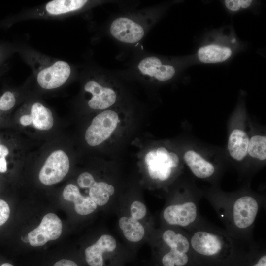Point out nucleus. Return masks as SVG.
<instances>
[{
	"label": "nucleus",
	"instance_id": "f257e3e1",
	"mask_svg": "<svg viewBox=\"0 0 266 266\" xmlns=\"http://www.w3.org/2000/svg\"><path fill=\"white\" fill-rule=\"evenodd\" d=\"M209 200L232 238L239 243L252 242L254 223L264 204L261 199L243 194L233 198H212Z\"/></svg>",
	"mask_w": 266,
	"mask_h": 266
},
{
	"label": "nucleus",
	"instance_id": "f03ea898",
	"mask_svg": "<svg viewBox=\"0 0 266 266\" xmlns=\"http://www.w3.org/2000/svg\"><path fill=\"white\" fill-rule=\"evenodd\" d=\"M192 252L206 257L230 254L238 243L224 230L203 219L187 231Z\"/></svg>",
	"mask_w": 266,
	"mask_h": 266
},
{
	"label": "nucleus",
	"instance_id": "7ed1b4c3",
	"mask_svg": "<svg viewBox=\"0 0 266 266\" xmlns=\"http://www.w3.org/2000/svg\"><path fill=\"white\" fill-rule=\"evenodd\" d=\"M162 216L168 225L183 228L186 231L203 220L199 211V199L191 195L178 202L166 206Z\"/></svg>",
	"mask_w": 266,
	"mask_h": 266
},
{
	"label": "nucleus",
	"instance_id": "20e7f679",
	"mask_svg": "<svg viewBox=\"0 0 266 266\" xmlns=\"http://www.w3.org/2000/svg\"><path fill=\"white\" fill-rule=\"evenodd\" d=\"M162 240L169 248L162 258L164 266H184L189 261L192 251L187 232L168 229L162 234Z\"/></svg>",
	"mask_w": 266,
	"mask_h": 266
},
{
	"label": "nucleus",
	"instance_id": "39448f33",
	"mask_svg": "<svg viewBox=\"0 0 266 266\" xmlns=\"http://www.w3.org/2000/svg\"><path fill=\"white\" fill-rule=\"evenodd\" d=\"M118 122V115L114 111L107 110L99 113L86 131V142L91 146L100 144L110 136Z\"/></svg>",
	"mask_w": 266,
	"mask_h": 266
},
{
	"label": "nucleus",
	"instance_id": "423d86ee",
	"mask_svg": "<svg viewBox=\"0 0 266 266\" xmlns=\"http://www.w3.org/2000/svg\"><path fill=\"white\" fill-rule=\"evenodd\" d=\"M69 160L62 150L53 151L48 157L39 173L40 181L45 185H52L62 180L67 174Z\"/></svg>",
	"mask_w": 266,
	"mask_h": 266
},
{
	"label": "nucleus",
	"instance_id": "0eeeda50",
	"mask_svg": "<svg viewBox=\"0 0 266 266\" xmlns=\"http://www.w3.org/2000/svg\"><path fill=\"white\" fill-rule=\"evenodd\" d=\"M145 162L149 175L153 180H167L174 168L170 161L169 152L163 147L149 151L145 156Z\"/></svg>",
	"mask_w": 266,
	"mask_h": 266
},
{
	"label": "nucleus",
	"instance_id": "6e6552de",
	"mask_svg": "<svg viewBox=\"0 0 266 266\" xmlns=\"http://www.w3.org/2000/svg\"><path fill=\"white\" fill-rule=\"evenodd\" d=\"M62 230L60 219L54 213H48L44 216L40 225L28 233L29 242L33 247L42 246L48 241L58 239Z\"/></svg>",
	"mask_w": 266,
	"mask_h": 266
},
{
	"label": "nucleus",
	"instance_id": "1a4fd4ad",
	"mask_svg": "<svg viewBox=\"0 0 266 266\" xmlns=\"http://www.w3.org/2000/svg\"><path fill=\"white\" fill-rule=\"evenodd\" d=\"M70 73L69 64L66 61L58 60L39 71L36 79L42 88L53 89L63 85L69 77Z\"/></svg>",
	"mask_w": 266,
	"mask_h": 266
},
{
	"label": "nucleus",
	"instance_id": "9d476101",
	"mask_svg": "<svg viewBox=\"0 0 266 266\" xmlns=\"http://www.w3.org/2000/svg\"><path fill=\"white\" fill-rule=\"evenodd\" d=\"M110 31L116 39L128 43L139 41L144 34V30L140 25L125 17L114 20L111 24Z\"/></svg>",
	"mask_w": 266,
	"mask_h": 266
},
{
	"label": "nucleus",
	"instance_id": "9b49d317",
	"mask_svg": "<svg viewBox=\"0 0 266 266\" xmlns=\"http://www.w3.org/2000/svg\"><path fill=\"white\" fill-rule=\"evenodd\" d=\"M84 89L92 95L88 103L89 106L92 109L107 108L116 100L117 95L113 89L103 87L95 81H88L84 86Z\"/></svg>",
	"mask_w": 266,
	"mask_h": 266
},
{
	"label": "nucleus",
	"instance_id": "f8f14e48",
	"mask_svg": "<svg viewBox=\"0 0 266 266\" xmlns=\"http://www.w3.org/2000/svg\"><path fill=\"white\" fill-rule=\"evenodd\" d=\"M138 67L143 74L154 77L160 81L170 79L175 72L172 66L163 64L158 58L154 56L146 57L141 60Z\"/></svg>",
	"mask_w": 266,
	"mask_h": 266
},
{
	"label": "nucleus",
	"instance_id": "ddd939ff",
	"mask_svg": "<svg viewBox=\"0 0 266 266\" xmlns=\"http://www.w3.org/2000/svg\"><path fill=\"white\" fill-rule=\"evenodd\" d=\"M116 246V240L112 236L102 235L95 244L85 249L86 262L90 266H103V254L113 251Z\"/></svg>",
	"mask_w": 266,
	"mask_h": 266
},
{
	"label": "nucleus",
	"instance_id": "4468645a",
	"mask_svg": "<svg viewBox=\"0 0 266 266\" xmlns=\"http://www.w3.org/2000/svg\"><path fill=\"white\" fill-rule=\"evenodd\" d=\"M63 196L65 200L74 204L76 212L81 215H87L93 212L97 205L89 196H83L75 185L68 184L64 188Z\"/></svg>",
	"mask_w": 266,
	"mask_h": 266
},
{
	"label": "nucleus",
	"instance_id": "2eb2a0df",
	"mask_svg": "<svg viewBox=\"0 0 266 266\" xmlns=\"http://www.w3.org/2000/svg\"><path fill=\"white\" fill-rule=\"evenodd\" d=\"M184 159L193 175L198 178H208L215 172L213 165L194 150L186 151Z\"/></svg>",
	"mask_w": 266,
	"mask_h": 266
},
{
	"label": "nucleus",
	"instance_id": "dca6fc26",
	"mask_svg": "<svg viewBox=\"0 0 266 266\" xmlns=\"http://www.w3.org/2000/svg\"><path fill=\"white\" fill-rule=\"evenodd\" d=\"M249 137L243 130L236 129L230 135L228 148L231 156L235 160L241 161L247 154Z\"/></svg>",
	"mask_w": 266,
	"mask_h": 266
},
{
	"label": "nucleus",
	"instance_id": "f3484780",
	"mask_svg": "<svg viewBox=\"0 0 266 266\" xmlns=\"http://www.w3.org/2000/svg\"><path fill=\"white\" fill-rule=\"evenodd\" d=\"M231 49L217 45H208L200 47L198 52L199 60L204 63H215L225 61L232 55Z\"/></svg>",
	"mask_w": 266,
	"mask_h": 266
},
{
	"label": "nucleus",
	"instance_id": "a211bd4d",
	"mask_svg": "<svg viewBox=\"0 0 266 266\" xmlns=\"http://www.w3.org/2000/svg\"><path fill=\"white\" fill-rule=\"evenodd\" d=\"M30 116L32 124L40 130H48L53 126L54 119L51 111L39 102H34L31 106Z\"/></svg>",
	"mask_w": 266,
	"mask_h": 266
},
{
	"label": "nucleus",
	"instance_id": "6ab92c4d",
	"mask_svg": "<svg viewBox=\"0 0 266 266\" xmlns=\"http://www.w3.org/2000/svg\"><path fill=\"white\" fill-rule=\"evenodd\" d=\"M119 225L125 238L129 241L137 242L142 239L145 234L143 225L131 217H122L119 221Z\"/></svg>",
	"mask_w": 266,
	"mask_h": 266
},
{
	"label": "nucleus",
	"instance_id": "aec40b11",
	"mask_svg": "<svg viewBox=\"0 0 266 266\" xmlns=\"http://www.w3.org/2000/svg\"><path fill=\"white\" fill-rule=\"evenodd\" d=\"M85 0H54L45 6L46 12L51 15H60L82 8L87 2Z\"/></svg>",
	"mask_w": 266,
	"mask_h": 266
},
{
	"label": "nucleus",
	"instance_id": "412c9836",
	"mask_svg": "<svg viewBox=\"0 0 266 266\" xmlns=\"http://www.w3.org/2000/svg\"><path fill=\"white\" fill-rule=\"evenodd\" d=\"M114 191V187L110 184L104 182H95L89 188V196L97 205L102 206L108 202L110 196Z\"/></svg>",
	"mask_w": 266,
	"mask_h": 266
},
{
	"label": "nucleus",
	"instance_id": "4be33fe9",
	"mask_svg": "<svg viewBox=\"0 0 266 266\" xmlns=\"http://www.w3.org/2000/svg\"><path fill=\"white\" fill-rule=\"evenodd\" d=\"M247 153L252 157L260 160L266 159V137L254 135L249 140Z\"/></svg>",
	"mask_w": 266,
	"mask_h": 266
},
{
	"label": "nucleus",
	"instance_id": "5701e85b",
	"mask_svg": "<svg viewBox=\"0 0 266 266\" xmlns=\"http://www.w3.org/2000/svg\"><path fill=\"white\" fill-rule=\"evenodd\" d=\"M16 98L10 91H6L0 96V112H7L15 105Z\"/></svg>",
	"mask_w": 266,
	"mask_h": 266
},
{
	"label": "nucleus",
	"instance_id": "b1692460",
	"mask_svg": "<svg viewBox=\"0 0 266 266\" xmlns=\"http://www.w3.org/2000/svg\"><path fill=\"white\" fill-rule=\"evenodd\" d=\"M131 217L137 220L143 219L147 213V209L145 205L139 201H134L130 207Z\"/></svg>",
	"mask_w": 266,
	"mask_h": 266
},
{
	"label": "nucleus",
	"instance_id": "393cba45",
	"mask_svg": "<svg viewBox=\"0 0 266 266\" xmlns=\"http://www.w3.org/2000/svg\"><path fill=\"white\" fill-rule=\"evenodd\" d=\"M251 0H226L225 4L226 7L233 11H238L241 8H247L252 3Z\"/></svg>",
	"mask_w": 266,
	"mask_h": 266
},
{
	"label": "nucleus",
	"instance_id": "a878e982",
	"mask_svg": "<svg viewBox=\"0 0 266 266\" xmlns=\"http://www.w3.org/2000/svg\"><path fill=\"white\" fill-rule=\"evenodd\" d=\"M9 153V149L5 144L1 143L0 138V173H3L7 170V157Z\"/></svg>",
	"mask_w": 266,
	"mask_h": 266
},
{
	"label": "nucleus",
	"instance_id": "bb28decb",
	"mask_svg": "<svg viewBox=\"0 0 266 266\" xmlns=\"http://www.w3.org/2000/svg\"><path fill=\"white\" fill-rule=\"evenodd\" d=\"M95 182L92 175L87 172L81 173L77 179L78 185L82 188H89Z\"/></svg>",
	"mask_w": 266,
	"mask_h": 266
},
{
	"label": "nucleus",
	"instance_id": "cd10ccee",
	"mask_svg": "<svg viewBox=\"0 0 266 266\" xmlns=\"http://www.w3.org/2000/svg\"><path fill=\"white\" fill-rule=\"evenodd\" d=\"M10 215V208L7 203L0 199V226L8 220Z\"/></svg>",
	"mask_w": 266,
	"mask_h": 266
},
{
	"label": "nucleus",
	"instance_id": "c85d7f7f",
	"mask_svg": "<svg viewBox=\"0 0 266 266\" xmlns=\"http://www.w3.org/2000/svg\"><path fill=\"white\" fill-rule=\"evenodd\" d=\"M53 266H78V265L71 260L62 259L57 262Z\"/></svg>",
	"mask_w": 266,
	"mask_h": 266
},
{
	"label": "nucleus",
	"instance_id": "c756f323",
	"mask_svg": "<svg viewBox=\"0 0 266 266\" xmlns=\"http://www.w3.org/2000/svg\"><path fill=\"white\" fill-rule=\"evenodd\" d=\"M20 123L24 126H28L32 124V119L30 114H24L20 118Z\"/></svg>",
	"mask_w": 266,
	"mask_h": 266
},
{
	"label": "nucleus",
	"instance_id": "7c9ffc66",
	"mask_svg": "<svg viewBox=\"0 0 266 266\" xmlns=\"http://www.w3.org/2000/svg\"><path fill=\"white\" fill-rule=\"evenodd\" d=\"M252 266H266V255L263 254L261 256L257 262Z\"/></svg>",
	"mask_w": 266,
	"mask_h": 266
},
{
	"label": "nucleus",
	"instance_id": "2f4dec72",
	"mask_svg": "<svg viewBox=\"0 0 266 266\" xmlns=\"http://www.w3.org/2000/svg\"><path fill=\"white\" fill-rule=\"evenodd\" d=\"M21 239L24 242H29V238L28 235L22 237Z\"/></svg>",
	"mask_w": 266,
	"mask_h": 266
},
{
	"label": "nucleus",
	"instance_id": "473e14b6",
	"mask_svg": "<svg viewBox=\"0 0 266 266\" xmlns=\"http://www.w3.org/2000/svg\"><path fill=\"white\" fill-rule=\"evenodd\" d=\"M1 266H13L12 265L9 263H4L1 265Z\"/></svg>",
	"mask_w": 266,
	"mask_h": 266
}]
</instances>
